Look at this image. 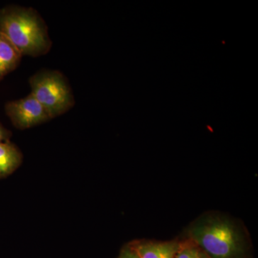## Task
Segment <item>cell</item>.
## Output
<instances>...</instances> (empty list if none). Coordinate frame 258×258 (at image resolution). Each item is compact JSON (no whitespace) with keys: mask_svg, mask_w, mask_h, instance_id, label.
<instances>
[{"mask_svg":"<svg viewBox=\"0 0 258 258\" xmlns=\"http://www.w3.org/2000/svg\"><path fill=\"white\" fill-rule=\"evenodd\" d=\"M0 32L23 55L39 57L50 50L52 42L43 19L33 8L9 5L0 10Z\"/></svg>","mask_w":258,"mask_h":258,"instance_id":"1","label":"cell"},{"mask_svg":"<svg viewBox=\"0 0 258 258\" xmlns=\"http://www.w3.org/2000/svg\"><path fill=\"white\" fill-rule=\"evenodd\" d=\"M118 258H139L135 252L132 250L128 245L125 246L123 249L120 250L119 255Z\"/></svg>","mask_w":258,"mask_h":258,"instance_id":"10","label":"cell"},{"mask_svg":"<svg viewBox=\"0 0 258 258\" xmlns=\"http://www.w3.org/2000/svg\"><path fill=\"white\" fill-rule=\"evenodd\" d=\"M23 154L15 144L0 143V179L7 177L18 169L23 162Z\"/></svg>","mask_w":258,"mask_h":258,"instance_id":"7","label":"cell"},{"mask_svg":"<svg viewBox=\"0 0 258 258\" xmlns=\"http://www.w3.org/2000/svg\"><path fill=\"white\" fill-rule=\"evenodd\" d=\"M22 57L17 47L0 32V81L18 67Z\"/></svg>","mask_w":258,"mask_h":258,"instance_id":"6","label":"cell"},{"mask_svg":"<svg viewBox=\"0 0 258 258\" xmlns=\"http://www.w3.org/2000/svg\"><path fill=\"white\" fill-rule=\"evenodd\" d=\"M5 112L15 128L24 130L51 119L50 115L31 93L25 98L8 102Z\"/></svg>","mask_w":258,"mask_h":258,"instance_id":"4","label":"cell"},{"mask_svg":"<svg viewBox=\"0 0 258 258\" xmlns=\"http://www.w3.org/2000/svg\"><path fill=\"white\" fill-rule=\"evenodd\" d=\"M12 137V132L5 128L4 125L0 122V143L10 142Z\"/></svg>","mask_w":258,"mask_h":258,"instance_id":"9","label":"cell"},{"mask_svg":"<svg viewBox=\"0 0 258 258\" xmlns=\"http://www.w3.org/2000/svg\"><path fill=\"white\" fill-rule=\"evenodd\" d=\"M179 244L178 241H134L128 246L139 258H174Z\"/></svg>","mask_w":258,"mask_h":258,"instance_id":"5","label":"cell"},{"mask_svg":"<svg viewBox=\"0 0 258 258\" xmlns=\"http://www.w3.org/2000/svg\"><path fill=\"white\" fill-rule=\"evenodd\" d=\"M190 240L210 258H246L248 246L237 226L225 218L210 217L195 222Z\"/></svg>","mask_w":258,"mask_h":258,"instance_id":"2","label":"cell"},{"mask_svg":"<svg viewBox=\"0 0 258 258\" xmlns=\"http://www.w3.org/2000/svg\"><path fill=\"white\" fill-rule=\"evenodd\" d=\"M31 94L50 115L51 119L69 111L75 98L69 81L57 71L42 70L30 79Z\"/></svg>","mask_w":258,"mask_h":258,"instance_id":"3","label":"cell"},{"mask_svg":"<svg viewBox=\"0 0 258 258\" xmlns=\"http://www.w3.org/2000/svg\"><path fill=\"white\" fill-rule=\"evenodd\" d=\"M174 258H210L196 244L191 240L180 242L179 249Z\"/></svg>","mask_w":258,"mask_h":258,"instance_id":"8","label":"cell"}]
</instances>
